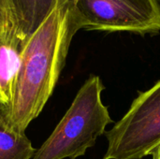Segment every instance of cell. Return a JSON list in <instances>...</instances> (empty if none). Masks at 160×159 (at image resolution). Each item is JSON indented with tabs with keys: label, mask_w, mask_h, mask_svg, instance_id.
Listing matches in <instances>:
<instances>
[{
	"label": "cell",
	"mask_w": 160,
	"mask_h": 159,
	"mask_svg": "<svg viewBox=\"0 0 160 159\" xmlns=\"http://www.w3.org/2000/svg\"><path fill=\"white\" fill-rule=\"evenodd\" d=\"M17 24L12 0H0V33Z\"/></svg>",
	"instance_id": "8"
},
{
	"label": "cell",
	"mask_w": 160,
	"mask_h": 159,
	"mask_svg": "<svg viewBox=\"0 0 160 159\" xmlns=\"http://www.w3.org/2000/svg\"><path fill=\"white\" fill-rule=\"evenodd\" d=\"M71 1L77 2V0ZM54 3L55 0H12L14 15L20 32L29 37L50 13Z\"/></svg>",
	"instance_id": "6"
},
{
	"label": "cell",
	"mask_w": 160,
	"mask_h": 159,
	"mask_svg": "<svg viewBox=\"0 0 160 159\" xmlns=\"http://www.w3.org/2000/svg\"><path fill=\"white\" fill-rule=\"evenodd\" d=\"M27 39L17 24L0 33V118L3 121L11 108L21 52Z\"/></svg>",
	"instance_id": "5"
},
{
	"label": "cell",
	"mask_w": 160,
	"mask_h": 159,
	"mask_svg": "<svg viewBox=\"0 0 160 159\" xmlns=\"http://www.w3.org/2000/svg\"><path fill=\"white\" fill-rule=\"evenodd\" d=\"M36 151L24 132L10 128L0 118V159H32Z\"/></svg>",
	"instance_id": "7"
},
{
	"label": "cell",
	"mask_w": 160,
	"mask_h": 159,
	"mask_svg": "<svg viewBox=\"0 0 160 159\" xmlns=\"http://www.w3.org/2000/svg\"><path fill=\"white\" fill-rule=\"evenodd\" d=\"M152 1L154 2V4L156 6V8H157L158 12V15H159L160 18V0H152Z\"/></svg>",
	"instance_id": "10"
},
{
	"label": "cell",
	"mask_w": 160,
	"mask_h": 159,
	"mask_svg": "<svg viewBox=\"0 0 160 159\" xmlns=\"http://www.w3.org/2000/svg\"><path fill=\"white\" fill-rule=\"evenodd\" d=\"M104 89L100 78L91 75L32 159H76L84 156L112 122L108 108L101 100Z\"/></svg>",
	"instance_id": "2"
},
{
	"label": "cell",
	"mask_w": 160,
	"mask_h": 159,
	"mask_svg": "<svg viewBox=\"0 0 160 159\" xmlns=\"http://www.w3.org/2000/svg\"><path fill=\"white\" fill-rule=\"evenodd\" d=\"M81 29L131 32L145 36L160 31V18L152 0H77Z\"/></svg>",
	"instance_id": "4"
},
{
	"label": "cell",
	"mask_w": 160,
	"mask_h": 159,
	"mask_svg": "<svg viewBox=\"0 0 160 159\" xmlns=\"http://www.w3.org/2000/svg\"><path fill=\"white\" fill-rule=\"evenodd\" d=\"M106 138L103 159H142L160 147V80L140 94Z\"/></svg>",
	"instance_id": "3"
},
{
	"label": "cell",
	"mask_w": 160,
	"mask_h": 159,
	"mask_svg": "<svg viewBox=\"0 0 160 159\" xmlns=\"http://www.w3.org/2000/svg\"><path fill=\"white\" fill-rule=\"evenodd\" d=\"M74 5L71 0H55L50 13L25 41L11 108L4 120L10 128L24 132L52 96L71 40L81 29Z\"/></svg>",
	"instance_id": "1"
},
{
	"label": "cell",
	"mask_w": 160,
	"mask_h": 159,
	"mask_svg": "<svg viewBox=\"0 0 160 159\" xmlns=\"http://www.w3.org/2000/svg\"><path fill=\"white\" fill-rule=\"evenodd\" d=\"M153 159H160V147H158L152 154Z\"/></svg>",
	"instance_id": "9"
}]
</instances>
